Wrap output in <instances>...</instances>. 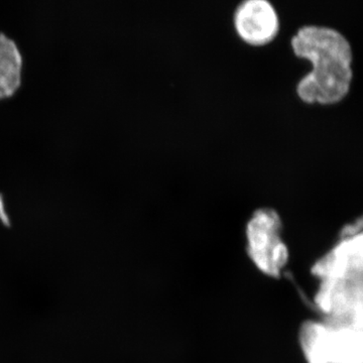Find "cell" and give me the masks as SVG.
Instances as JSON below:
<instances>
[{"label":"cell","mask_w":363,"mask_h":363,"mask_svg":"<svg viewBox=\"0 0 363 363\" xmlns=\"http://www.w3.org/2000/svg\"><path fill=\"white\" fill-rule=\"evenodd\" d=\"M233 26L245 44L262 47L276 39L281 21L278 11L269 0H245L234 11Z\"/></svg>","instance_id":"5"},{"label":"cell","mask_w":363,"mask_h":363,"mask_svg":"<svg viewBox=\"0 0 363 363\" xmlns=\"http://www.w3.org/2000/svg\"><path fill=\"white\" fill-rule=\"evenodd\" d=\"M23 56L18 45L0 33V99L11 96L21 83Z\"/></svg>","instance_id":"6"},{"label":"cell","mask_w":363,"mask_h":363,"mask_svg":"<svg viewBox=\"0 0 363 363\" xmlns=\"http://www.w3.org/2000/svg\"><path fill=\"white\" fill-rule=\"evenodd\" d=\"M320 279L315 304L325 321L363 332V227L345 234L312 267Z\"/></svg>","instance_id":"2"},{"label":"cell","mask_w":363,"mask_h":363,"mask_svg":"<svg viewBox=\"0 0 363 363\" xmlns=\"http://www.w3.org/2000/svg\"><path fill=\"white\" fill-rule=\"evenodd\" d=\"M281 230V215L271 207L255 210L245 226L250 259L260 272L272 278L281 276L290 259Z\"/></svg>","instance_id":"4"},{"label":"cell","mask_w":363,"mask_h":363,"mask_svg":"<svg viewBox=\"0 0 363 363\" xmlns=\"http://www.w3.org/2000/svg\"><path fill=\"white\" fill-rule=\"evenodd\" d=\"M298 343L307 363H363V332L325 320H307L301 325Z\"/></svg>","instance_id":"3"},{"label":"cell","mask_w":363,"mask_h":363,"mask_svg":"<svg viewBox=\"0 0 363 363\" xmlns=\"http://www.w3.org/2000/svg\"><path fill=\"white\" fill-rule=\"evenodd\" d=\"M298 58L311 64V70L296 85L298 97L307 104H340L350 94L354 79L351 43L331 26H301L291 39Z\"/></svg>","instance_id":"1"}]
</instances>
